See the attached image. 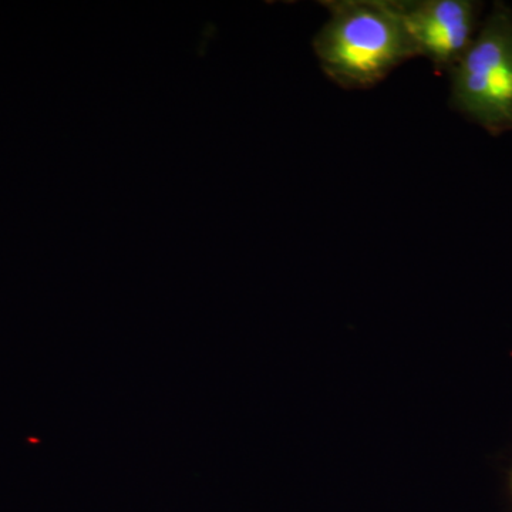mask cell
Returning a JSON list of instances; mask_svg holds the SVG:
<instances>
[{"instance_id":"obj_1","label":"cell","mask_w":512,"mask_h":512,"mask_svg":"<svg viewBox=\"0 0 512 512\" xmlns=\"http://www.w3.org/2000/svg\"><path fill=\"white\" fill-rule=\"evenodd\" d=\"M325 25L313 39L323 73L350 90L382 83L394 69L419 57L399 0H328Z\"/></svg>"},{"instance_id":"obj_2","label":"cell","mask_w":512,"mask_h":512,"mask_svg":"<svg viewBox=\"0 0 512 512\" xmlns=\"http://www.w3.org/2000/svg\"><path fill=\"white\" fill-rule=\"evenodd\" d=\"M450 104L491 136L512 131V10L495 2L450 73Z\"/></svg>"},{"instance_id":"obj_3","label":"cell","mask_w":512,"mask_h":512,"mask_svg":"<svg viewBox=\"0 0 512 512\" xmlns=\"http://www.w3.org/2000/svg\"><path fill=\"white\" fill-rule=\"evenodd\" d=\"M419 56L450 73L466 55L480 29L481 3L473 0L399 2Z\"/></svg>"},{"instance_id":"obj_4","label":"cell","mask_w":512,"mask_h":512,"mask_svg":"<svg viewBox=\"0 0 512 512\" xmlns=\"http://www.w3.org/2000/svg\"><path fill=\"white\" fill-rule=\"evenodd\" d=\"M508 485H510V493H511V497H512V468L510 471V481H508Z\"/></svg>"}]
</instances>
